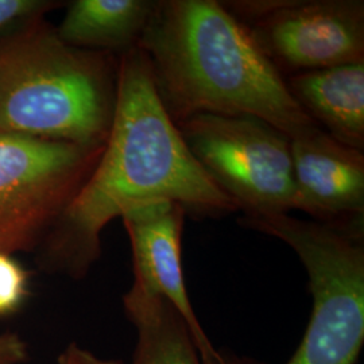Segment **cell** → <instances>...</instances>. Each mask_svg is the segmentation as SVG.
Here are the masks:
<instances>
[{"label": "cell", "mask_w": 364, "mask_h": 364, "mask_svg": "<svg viewBox=\"0 0 364 364\" xmlns=\"http://www.w3.org/2000/svg\"><path fill=\"white\" fill-rule=\"evenodd\" d=\"M162 201L193 216L240 210L185 146L159 100L144 53L134 46L119 58L117 107L105 150L43 237V263L82 278L100 258V235L109 221Z\"/></svg>", "instance_id": "6da1fadb"}, {"label": "cell", "mask_w": 364, "mask_h": 364, "mask_svg": "<svg viewBox=\"0 0 364 364\" xmlns=\"http://www.w3.org/2000/svg\"><path fill=\"white\" fill-rule=\"evenodd\" d=\"M136 46L174 123L197 114L258 117L290 141L323 131L220 1H156Z\"/></svg>", "instance_id": "7a4b0ae2"}, {"label": "cell", "mask_w": 364, "mask_h": 364, "mask_svg": "<svg viewBox=\"0 0 364 364\" xmlns=\"http://www.w3.org/2000/svg\"><path fill=\"white\" fill-rule=\"evenodd\" d=\"M112 53L65 43L43 16L0 36V131L105 146L117 93Z\"/></svg>", "instance_id": "3957f363"}, {"label": "cell", "mask_w": 364, "mask_h": 364, "mask_svg": "<svg viewBox=\"0 0 364 364\" xmlns=\"http://www.w3.org/2000/svg\"><path fill=\"white\" fill-rule=\"evenodd\" d=\"M239 223L293 248L309 277L312 314L287 364H356L364 344V227L243 215ZM221 364H266L220 351Z\"/></svg>", "instance_id": "277c9868"}, {"label": "cell", "mask_w": 364, "mask_h": 364, "mask_svg": "<svg viewBox=\"0 0 364 364\" xmlns=\"http://www.w3.org/2000/svg\"><path fill=\"white\" fill-rule=\"evenodd\" d=\"M196 162L247 215L294 209L291 141L258 117L197 114L176 123Z\"/></svg>", "instance_id": "5b68a950"}, {"label": "cell", "mask_w": 364, "mask_h": 364, "mask_svg": "<svg viewBox=\"0 0 364 364\" xmlns=\"http://www.w3.org/2000/svg\"><path fill=\"white\" fill-rule=\"evenodd\" d=\"M103 150L0 131V251L41 246Z\"/></svg>", "instance_id": "8992f818"}, {"label": "cell", "mask_w": 364, "mask_h": 364, "mask_svg": "<svg viewBox=\"0 0 364 364\" xmlns=\"http://www.w3.org/2000/svg\"><path fill=\"white\" fill-rule=\"evenodd\" d=\"M247 30L282 77L364 63L363 0H284Z\"/></svg>", "instance_id": "52a82bcc"}, {"label": "cell", "mask_w": 364, "mask_h": 364, "mask_svg": "<svg viewBox=\"0 0 364 364\" xmlns=\"http://www.w3.org/2000/svg\"><path fill=\"white\" fill-rule=\"evenodd\" d=\"M186 210L176 203H151L122 216L130 239L134 284L130 291L166 301L189 328L204 364H221L188 296L182 272L181 237Z\"/></svg>", "instance_id": "ba28073f"}, {"label": "cell", "mask_w": 364, "mask_h": 364, "mask_svg": "<svg viewBox=\"0 0 364 364\" xmlns=\"http://www.w3.org/2000/svg\"><path fill=\"white\" fill-rule=\"evenodd\" d=\"M294 209L313 220L364 225V154L326 131L291 141Z\"/></svg>", "instance_id": "9c48e42d"}, {"label": "cell", "mask_w": 364, "mask_h": 364, "mask_svg": "<svg viewBox=\"0 0 364 364\" xmlns=\"http://www.w3.org/2000/svg\"><path fill=\"white\" fill-rule=\"evenodd\" d=\"M302 111L326 134L364 150V63L296 73L285 78Z\"/></svg>", "instance_id": "30bf717a"}, {"label": "cell", "mask_w": 364, "mask_h": 364, "mask_svg": "<svg viewBox=\"0 0 364 364\" xmlns=\"http://www.w3.org/2000/svg\"><path fill=\"white\" fill-rule=\"evenodd\" d=\"M154 7L151 0H76L55 31L78 49L124 53L136 46Z\"/></svg>", "instance_id": "8fae6325"}, {"label": "cell", "mask_w": 364, "mask_h": 364, "mask_svg": "<svg viewBox=\"0 0 364 364\" xmlns=\"http://www.w3.org/2000/svg\"><path fill=\"white\" fill-rule=\"evenodd\" d=\"M123 306L138 332L132 364H204L189 328L166 301L129 290Z\"/></svg>", "instance_id": "7c38bea8"}, {"label": "cell", "mask_w": 364, "mask_h": 364, "mask_svg": "<svg viewBox=\"0 0 364 364\" xmlns=\"http://www.w3.org/2000/svg\"><path fill=\"white\" fill-rule=\"evenodd\" d=\"M28 296V273L14 259L0 251V316L16 312Z\"/></svg>", "instance_id": "4fadbf2b"}, {"label": "cell", "mask_w": 364, "mask_h": 364, "mask_svg": "<svg viewBox=\"0 0 364 364\" xmlns=\"http://www.w3.org/2000/svg\"><path fill=\"white\" fill-rule=\"evenodd\" d=\"M57 4L48 0H0V33L43 16Z\"/></svg>", "instance_id": "5bb4252c"}, {"label": "cell", "mask_w": 364, "mask_h": 364, "mask_svg": "<svg viewBox=\"0 0 364 364\" xmlns=\"http://www.w3.org/2000/svg\"><path fill=\"white\" fill-rule=\"evenodd\" d=\"M27 344L16 333L0 335V364H22L26 362Z\"/></svg>", "instance_id": "9a60e30c"}, {"label": "cell", "mask_w": 364, "mask_h": 364, "mask_svg": "<svg viewBox=\"0 0 364 364\" xmlns=\"http://www.w3.org/2000/svg\"><path fill=\"white\" fill-rule=\"evenodd\" d=\"M57 364H124L120 360L102 359L76 343H70L57 359Z\"/></svg>", "instance_id": "2e32d148"}]
</instances>
